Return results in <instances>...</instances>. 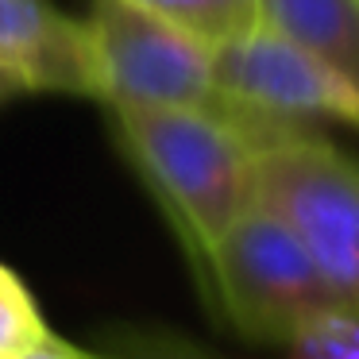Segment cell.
Instances as JSON below:
<instances>
[{"label":"cell","mask_w":359,"mask_h":359,"mask_svg":"<svg viewBox=\"0 0 359 359\" xmlns=\"http://www.w3.org/2000/svg\"><path fill=\"white\" fill-rule=\"evenodd\" d=\"M24 359H101V355H93V351H86V348H78V344H70V340L50 332L47 340H43L39 348H32Z\"/></svg>","instance_id":"12"},{"label":"cell","mask_w":359,"mask_h":359,"mask_svg":"<svg viewBox=\"0 0 359 359\" xmlns=\"http://www.w3.org/2000/svg\"><path fill=\"white\" fill-rule=\"evenodd\" d=\"M93 101L104 109H201L212 97V47L135 0H89Z\"/></svg>","instance_id":"5"},{"label":"cell","mask_w":359,"mask_h":359,"mask_svg":"<svg viewBox=\"0 0 359 359\" xmlns=\"http://www.w3.org/2000/svg\"><path fill=\"white\" fill-rule=\"evenodd\" d=\"M0 70L24 93L93 97L86 20L55 0H0Z\"/></svg>","instance_id":"6"},{"label":"cell","mask_w":359,"mask_h":359,"mask_svg":"<svg viewBox=\"0 0 359 359\" xmlns=\"http://www.w3.org/2000/svg\"><path fill=\"white\" fill-rule=\"evenodd\" d=\"M251 201L294 228L332 297L359 313V163L317 132L286 135L259 151Z\"/></svg>","instance_id":"3"},{"label":"cell","mask_w":359,"mask_h":359,"mask_svg":"<svg viewBox=\"0 0 359 359\" xmlns=\"http://www.w3.org/2000/svg\"><path fill=\"white\" fill-rule=\"evenodd\" d=\"M50 336L32 290L20 282L16 271L0 263V359H24Z\"/></svg>","instance_id":"9"},{"label":"cell","mask_w":359,"mask_h":359,"mask_svg":"<svg viewBox=\"0 0 359 359\" xmlns=\"http://www.w3.org/2000/svg\"><path fill=\"white\" fill-rule=\"evenodd\" d=\"M201 282L212 286L228 325L259 344H286L309 317L340 305L294 228L259 201L209 251Z\"/></svg>","instance_id":"4"},{"label":"cell","mask_w":359,"mask_h":359,"mask_svg":"<svg viewBox=\"0 0 359 359\" xmlns=\"http://www.w3.org/2000/svg\"><path fill=\"white\" fill-rule=\"evenodd\" d=\"M259 24L359 89V0H259Z\"/></svg>","instance_id":"7"},{"label":"cell","mask_w":359,"mask_h":359,"mask_svg":"<svg viewBox=\"0 0 359 359\" xmlns=\"http://www.w3.org/2000/svg\"><path fill=\"white\" fill-rule=\"evenodd\" d=\"M212 93L259 151L317 120L359 128V89L266 24L212 47Z\"/></svg>","instance_id":"2"},{"label":"cell","mask_w":359,"mask_h":359,"mask_svg":"<svg viewBox=\"0 0 359 359\" xmlns=\"http://www.w3.org/2000/svg\"><path fill=\"white\" fill-rule=\"evenodd\" d=\"M290 359H359V313L332 309L309 317L286 340Z\"/></svg>","instance_id":"10"},{"label":"cell","mask_w":359,"mask_h":359,"mask_svg":"<svg viewBox=\"0 0 359 359\" xmlns=\"http://www.w3.org/2000/svg\"><path fill=\"white\" fill-rule=\"evenodd\" d=\"M135 4L178 24L209 47H220L259 24V0H135Z\"/></svg>","instance_id":"8"},{"label":"cell","mask_w":359,"mask_h":359,"mask_svg":"<svg viewBox=\"0 0 359 359\" xmlns=\"http://www.w3.org/2000/svg\"><path fill=\"white\" fill-rule=\"evenodd\" d=\"M20 97H27V93H24V89H20L12 78H8V74L0 70V109H4L8 101H20Z\"/></svg>","instance_id":"13"},{"label":"cell","mask_w":359,"mask_h":359,"mask_svg":"<svg viewBox=\"0 0 359 359\" xmlns=\"http://www.w3.org/2000/svg\"><path fill=\"white\" fill-rule=\"evenodd\" d=\"M104 348H109V359H220L174 328L147 325L112 328V332H104Z\"/></svg>","instance_id":"11"},{"label":"cell","mask_w":359,"mask_h":359,"mask_svg":"<svg viewBox=\"0 0 359 359\" xmlns=\"http://www.w3.org/2000/svg\"><path fill=\"white\" fill-rule=\"evenodd\" d=\"M112 132L201 274L209 251L251 205L259 147L220 104L109 109Z\"/></svg>","instance_id":"1"}]
</instances>
